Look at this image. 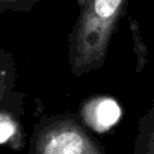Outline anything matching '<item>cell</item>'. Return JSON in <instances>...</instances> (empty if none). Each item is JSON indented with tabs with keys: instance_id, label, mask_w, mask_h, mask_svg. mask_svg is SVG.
<instances>
[{
	"instance_id": "obj_3",
	"label": "cell",
	"mask_w": 154,
	"mask_h": 154,
	"mask_svg": "<svg viewBox=\"0 0 154 154\" xmlns=\"http://www.w3.org/2000/svg\"><path fill=\"white\" fill-rule=\"evenodd\" d=\"M26 95L17 89H11L0 95V145L12 151H21L26 143L23 128Z\"/></svg>"
},
{
	"instance_id": "obj_6",
	"label": "cell",
	"mask_w": 154,
	"mask_h": 154,
	"mask_svg": "<svg viewBox=\"0 0 154 154\" xmlns=\"http://www.w3.org/2000/svg\"><path fill=\"white\" fill-rule=\"evenodd\" d=\"M17 80V66L11 51L6 48L0 50V95L15 89Z\"/></svg>"
},
{
	"instance_id": "obj_2",
	"label": "cell",
	"mask_w": 154,
	"mask_h": 154,
	"mask_svg": "<svg viewBox=\"0 0 154 154\" xmlns=\"http://www.w3.org/2000/svg\"><path fill=\"white\" fill-rule=\"evenodd\" d=\"M29 154H106L103 145L74 113L42 115L36 119Z\"/></svg>"
},
{
	"instance_id": "obj_4",
	"label": "cell",
	"mask_w": 154,
	"mask_h": 154,
	"mask_svg": "<svg viewBox=\"0 0 154 154\" xmlns=\"http://www.w3.org/2000/svg\"><path fill=\"white\" fill-rule=\"evenodd\" d=\"M113 101L112 100H101V103H98V109H97V104L92 101V107L89 104H83V109H82V119L83 122L86 121L94 130H107L110 128L116 119L119 118V107L115 106V107H109V104H112Z\"/></svg>"
},
{
	"instance_id": "obj_1",
	"label": "cell",
	"mask_w": 154,
	"mask_h": 154,
	"mask_svg": "<svg viewBox=\"0 0 154 154\" xmlns=\"http://www.w3.org/2000/svg\"><path fill=\"white\" fill-rule=\"evenodd\" d=\"M128 0H77V14L68 35V63L74 77L104 66L112 38Z\"/></svg>"
},
{
	"instance_id": "obj_5",
	"label": "cell",
	"mask_w": 154,
	"mask_h": 154,
	"mask_svg": "<svg viewBox=\"0 0 154 154\" xmlns=\"http://www.w3.org/2000/svg\"><path fill=\"white\" fill-rule=\"evenodd\" d=\"M133 154H154V98L137 119Z\"/></svg>"
},
{
	"instance_id": "obj_7",
	"label": "cell",
	"mask_w": 154,
	"mask_h": 154,
	"mask_svg": "<svg viewBox=\"0 0 154 154\" xmlns=\"http://www.w3.org/2000/svg\"><path fill=\"white\" fill-rule=\"evenodd\" d=\"M39 0H0V14L6 12H30Z\"/></svg>"
}]
</instances>
